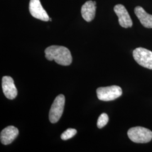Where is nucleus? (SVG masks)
Returning <instances> with one entry per match:
<instances>
[{"mask_svg": "<svg viewBox=\"0 0 152 152\" xmlns=\"http://www.w3.org/2000/svg\"><path fill=\"white\" fill-rule=\"evenodd\" d=\"M45 57L50 61L55 60L58 64L69 65L72 62V56L69 50L62 46L52 45L45 50Z\"/></svg>", "mask_w": 152, "mask_h": 152, "instance_id": "nucleus-1", "label": "nucleus"}, {"mask_svg": "<svg viewBox=\"0 0 152 152\" xmlns=\"http://www.w3.org/2000/svg\"><path fill=\"white\" fill-rule=\"evenodd\" d=\"M127 135L131 141L136 143H147L152 139V131L140 126L131 128Z\"/></svg>", "mask_w": 152, "mask_h": 152, "instance_id": "nucleus-2", "label": "nucleus"}, {"mask_svg": "<svg viewBox=\"0 0 152 152\" xmlns=\"http://www.w3.org/2000/svg\"><path fill=\"white\" fill-rule=\"evenodd\" d=\"M98 98L102 101H111L120 97L122 94V88L118 86L101 87L96 90Z\"/></svg>", "mask_w": 152, "mask_h": 152, "instance_id": "nucleus-3", "label": "nucleus"}, {"mask_svg": "<svg viewBox=\"0 0 152 152\" xmlns=\"http://www.w3.org/2000/svg\"><path fill=\"white\" fill-rule=\"evenodd\" d=\"M65 101V97L62 94L55 99L49 112V120L52 124L56 123L60 120L64 111Z\"/></svg>", "mask_w": 152, "mask_h": 152, "instance_id": "nucleus-4", "label": "nucleus"}, {"mask_svg": "<svg viewBox=\"0 0 152 152\" xmlns=\"http://www.w3.org/2000/svg\"><path fill=\"white\" fill-rule=\"evenodd\" d=\"M133 57L142 66L152 69V52L142 48H138L133 51Z\"/></svg>", "mask_w": 152, "mask_h": 152, "instance_id": "nucleus-5", "label": "nucleus"}, {"mask_svg": "<svg viewBox=\"0 0 152 152\" xmlns=\"http://www.w3.org/2000/svg\"><path fill=\"white\" fill-rule=\"evenodd\" d=\"M29 9L31 14L34 18L44 22L49 21V15L42 6L39 0H31Z\"/></svg>", "mask_w": 152, "mask_h": 152, "instance_id": "nucleus-6", "label": "nucleus"}, {"mask_svg": "<svg viewBox=\"0 0 152 152\" xmlns=\"http://www.w3.org/2000/svg\"><path fill=\"white\" fill-rule=\"evenodd\" d=\"M114 11L118 17V22L122 27L127 28L132 27V21L124 6L121 4L115 6Z\"/></svg>", "mask_w": 152, "mask_h": 152, "instance_id": "nucleus-7", "label": "nucleus"}, {"mask_svg": "<svg viewBox=\"0 0 152 152\" xmlns=\"http://www.w3.org/2000/svg\"><path fill=\"white\" fill-rule=\"evenodd\" d=\"M2 82V90L6 97L10 100L16 98L18 91L12 78L10 76H4Z\"/></svg>", "mask_w": 152, "mask_h": 152, "instance_id": "nucleus-8", "label": "nucleus"}, {"mask_svg": "<svg viewBox=\"0 0 152 152\" xmlns=\"http://www.w3.org/2000/svg\"><path fill=\"white\" fill-rule=\"evenodd\" d=\"M19 134L18 129L13 126H7L1 132V142L4 145H9L14 141Z\"/></svg>", "mask_w": 152, "mask_h": 152, "instance_id": "nucleus-9", "label": "nucleus"}, {"mask_svg": "<svg viewBox=\"0 0 152 152\" xmlns=\"http://www.w3.org/2000/svg\"><path fill=\"white\" fill-rule=\"evenodd\" d=\"M96 5L92 1L86 2L81 8V15L82 18L87 22H91L95 16Z\"/></svg>", "mask_w": 152, "mask_h": 152, "instance_id": "nucleus-10", "label": "nucleus"}, {"mask_svg": "<svg viewBox=\"0 0 152 152\" xmlns=\"http://www.w3.org/2000/svg\"><path fill=\"white\" fill-rule=\"evenodd\" d=\"M135 14L141 24L147 28H152V15L148 14L141 6L135 8Z\"/></svg>", "mask_w": 152, "mask_h": 152, "instance_id": "nucleus-11", "label": "nucleus"}, {"mask_svg": "<svg viewBox=\"0 0 152 152\" xmlns=\"http://www.w3.org/2000/svg\"><path fill=\"white\" fill-rule=\"evenodd\" d=\"M109 118L108 115L106 113H102L101 114L97 122V126L99 129H102L108 122Z\"/></svg>", "mask_w": 152, "mask_h": 152, "instance_id": "nucleus-12", "label": "nucleus"}, {"mask_svg": "<svg viewBox=\"0 0 152 152\" xmlns=\"http://www.w3.org/2000/svg\"><path fill=\"white\" fill-rule=\"evenodd\" d=\"M76 133H77V130L76 129H68L61 135V139L63 140H68L75 136Z\"/></svg>", "mask_w": 152, "mask_h": 152, "instance_id": "nucleus-13", "label": "nucleus"}, {"mask_svg": "<svg viewBox=\"0 0 152 152\" xmlns=\"http://www.w3.org/2000/svg\"><path fill=\"white\" fill-rule=\"evenodd\" d=\"M49 20H50V21H51V18H50V19H49Z\"/></svg>", "mask_w": 152, "mask_h": 152, "instance_id": "nucleus-14", "label": "nucleus"}]
</instances>
